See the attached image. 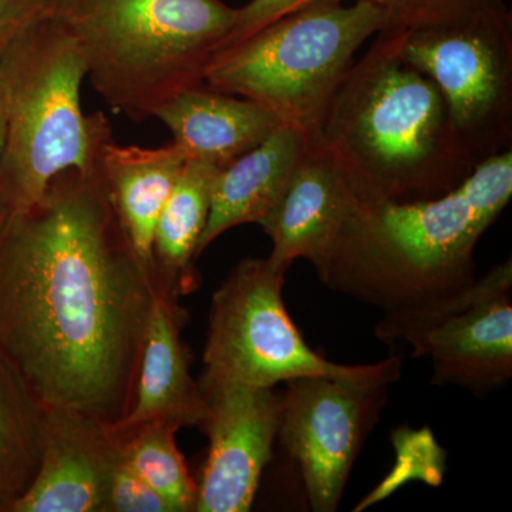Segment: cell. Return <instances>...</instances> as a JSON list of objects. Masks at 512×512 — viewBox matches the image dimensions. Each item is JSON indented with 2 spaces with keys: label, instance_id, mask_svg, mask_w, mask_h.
<instances>
[{
  "label": "cell",
  "instance_id": "obj_19",
  "mask_svg": "<svg viewBox=\"0 0 512 512\" xmlns=\"http://www.w3.org/2000/svg\"><path fill=\"white\" fill-rule=\"evenodd\" d=\"M46 407L0 355V512H12L42 463Z\"/></svg>",
  "mask_w": 512,
  "mask_h": 512
},
{
  "label": "cell",
  "instance_id": "obj_10",
  "mask_svg": "<svg viewBox=\"0 0 512 512\" xmlns=\"http://www.w3.org/2000/svg\"><path fill=\"white\" fill-rule=\"evenodd\" d=\"M400 376H302L285 382L278 439L298 468L309 507L335 512L363 444Z\"/></svg>",
  "mask_w": 512,
  "mask_h": 512
},
{
  "label": "cell",
  "instance_id": "obj_21",
  "mask_svg": "<svg viewBox=\"0 0 512 512\" xmlns=\"http://www.w3.org/2000/svg\"><path fill=\"white\" fill-rule=\"evenodd\" d=\"M114 429L119 431L130 466L163 498L170 512L195 511L198 485L175 440L180 427L168 421H147L126 429Z\"/></svg>",
  "mask_w": 512,
  "mask_h": 512
},
{
  "label": "cell",
  "instance_id": "obj_12",
  "mask_svg": "<svg viewBox=\"0 0 512 512\" xmlns=\"http://www.w3.org/2000/svg\"><path fill=\"white\" fill-rule=\"evenodd\" d=\"M117 450L113 426L46 407L42 463L12 512H104Z\"/></svg>",
  "mask_w": 512,
  "mask_h": 512
},
{
  "label": "cell",
  "instance_id": "obj_22",
  "mask_svg": "<svg viewBox=\"0 0 512 512\" xmlns=\"http://www.w3.org/2000/svg\"><path fill=\"white\" fill-rule=\"evenodd\" d=\"M117 436L119 450L111 467L104 512H170L163 498L144 483L143 478L130 466L124 456L119 431Z\"/></svg>",
  "mask_w": 512,
  "mask_h": 512
},
{
  "label": "cell",
  "instance_id": "obj_1",
  "mask_svg": "<svg viewBox=\"0 0 512 512\" xmlns=\"http://www.w3.org/2000/svg\"><path fill=\"white\" fill-rule=\"evenodd\" d=\"M160 289L101 167L64 171L0 231V355L43 406L116 426Z\"/></svg>",
  "mask_w": 512,
  "mask_h": 512
},
{
  "label": "cell",
  "instance_id": "obj_11",
  "mask_svg": "<svg viewBox=\"0 0 512 512\" xmlns=\"http://www.w3.org/2000/svg\"><path fill=\"white\" fill-rule=\"evenodd\" d=\"M200 383L210 440L198 483L197 512H247L274 456L281 416L275 387L228 382Z\"/></svg>",
  "mask_w": 512,
  "mask_h": 512
},
{
  "label": "cell",
  "instance_id": "obj_8",
  "mask_svg": "<svg viewBox=\"0 0 512 512\" xmlns=\"http://www.w3.org/2000/svg\"><path fill=\"white\" fill-rule=\"evenodd\" d=\"M389 33L404 62L436 84L477 164L512 150L510 8Z\"/></svg>",
  "mask_w": 512,
  "mask_h": 512
},
{
  "label": "cell",
  "instance_id": "obj_16",
  "mask_svg": "<svg viewBox=\"0 0 512 512\" xmlns=\"http://www.w3.org/2000/svg\"><path fill=\"white\" fill-rule=\"evenodd\" d=\"M281 124L259 146L218 170L212 184L210 215L198 244V258L228 229L258 224L281 198L308 141Z\"/></svg>",
  "mask_w": 512,
  "mask_h": 512
},
{
  "label": "cell",
  "instance_id": "obj_17",
  "mask_svg": "<svg viewBox=\"0 0 512 512\" xmlns=\"http://www.w3.org/2000/svg\"><path fill=\"white\" fill-rule=\"evenodd\" d=\"M173 143L160 148L119 146L110 141L101 156V173L131 247L148 271L154 266V235L185 164Z\"/></svg>",
  "mask_w": 512,
  "mask_h": 512
},
{
  "label": "cell",
  "instance_id": "obj_18",
  "mask_svg": "<svg viewBox=\"0 0 512 512\" xmlns=\"http://www.w3.org/2000/svg\"><path fill=\"white\" fill-rule=\"evenodd\" d=\"M218 170L200 161H185L158 220L154 266L158 284L175 298L188 295L200 284L194 265L210 215L212 184Z\"/></svg>",
  "mask_w": 512,
  "mask_h": 512
},
{
  "label": "cell",
  "instance_id": "obj_15",
  "mask_svg": "<svg viewBox=\"0 0 512 512\" xmlns=\"http://www.w3.org/2000/svg\"><path fill=\"white\" fill-rule=\"evenodd\" d=\"M173 134L185 160L227 167L281 126L272 111L204 83L165 101L154 114Z\"/></svg>",
  "mask_w": 512,
  "mask_h": 512
},
{
  "label": "cell",
  "instance_id": "obj_5",
  "mask_svg": "<svg viewBox=\"0 0 512 512\" xmlns=\"http://www.w3.org/2000/svg\"><path fill=\"white\" fill-rule=\"evenodd\" d=\"M86 62L79 43L47 13L0 57L6 137L0 161V207L22 214L64 171L100 167L113 141L103 113H83Z\"/></svg>",
  "mask_w": 512,
  "mask_h": 512
},
{
  "label": "cell",
  "instance_id": "obj_13",
  "mask_svg": "<svg viewBox=\"0 0 512 512\" xmlns=\"http://www.w3.org/2000/svg\"><path fill=\"white\" fill-rule=\"evenodd\" d=\"M355 204L335 161L309 136L281 198L259 225L272 242L269 262L286 272L296 259L315 265Z\"/></svg>",
  "mask_w": 512,
  "mask_h": 512
},
{
  "label": "cell",
  "instance_id": "obj_25",
  "mask_svg": "<svg viewBox=\"0 0 512 512\" xmlns=\"http://www.w3.org/2000/svg\"><path fill=\"white\" fill-rule=\"evenodd\" d=\"M50 2H52V0H50Z\"/></svg>",
  "mask_w": 512,
  "mask_h": 512
},
{
  "label": "cell",
  "instance_id": "obj_20",
  "mask_svg": "<svg viewBox=\"0 0 512 512\" xmlns=\"http://www.w3.org/2000/svg\"><path fill=\"white\" fill-rule=\"evenodd\" d=\"M311 0H251L238 9V20L225 47L234 45L289 10ZM383 13L382 32H409L467 18L487 10L508 8L507 0H360ZM221 49V50H222Z\"/></svg>",
  "mask_w": 512,
  "mask_h": 512
},
{
  "label": "cell",
  "instance_id": "obj_3",
  "mask_svg": "<svg viewBox=\"0 0 512 512\" xmlns=\"http://www.w3.org/2000/svg\"><path fill=\"white\" fill-rule=\"evenodd\" d=\"M311 137L357 204L436 200L478 165L436 84L404 62L389 32L355 60Z\"/></svg>",
  "mask_w": 512,
  "mask_h": 512
},
{
  "label": "cell",
  "instance_id": "obj_4",
  "mask_svg": "<svg viewBox=\"0 0 512 512\" xmlns=\"http://www.w3.org/2000/svg\"><path fill=\"white\" fill-rule=\"evenodd\" d=\"M49 15L79 43L93 89L140 123L202 83L238 9L222 0H52Z\"/></svg>",
  "mask_w": 512,
  "mask_h": 512
},
{
  "label": "cell",
  "instance_id": "obj_23",
  "mask_svg": "<svg viewBox=\"0 0 512 512\" xmlns=\"http://www.w3.org/2000/svg\"><path fill=\"white\" fill-rule=\"evenodd\" d=\"M49 9L50 0H0V57Z\"/></svg>",
  "mask_w": 512,
  "mask_h": 512
},
{
  "label": "cell",
  "instance_id": "obj_14",
  "mask_svg": "<svg viewBox=\"0 0 512 512\" xmlns=\"http://www.w3.org/2000/svg\"><path fill=\"white\" fill-rule=\"evenodd\" d=\"M178 299L163 288L158 291L144 336L133 404L114 427L168 421L180 429H200L207 406L200 383L191 376L190 349L181 339L187 312Z\"/></svg>",
  "mask_w": 512,
  "mask_h": 512
},
{
  "label": "cell",
  "instance_id": "obj_6",
  "mask_svg": "<svg viewBox=\"0 0 512 512\" xmlns=\"http://www.w3.org/2000/svg\"><path fill=\"white\" fill-rule=\"evenodd\" d=\"M383 29V13L370 3L311 0L220 50L202 83L255 101L313 136L357 53Z\"/></svg>",
  "mask_w": 512,
  "mask_h": 512
},
{
  "label": "cell",
  "instance_id": "obj_9",
  "mask_svg": "<svg viewBox=\"0 0 512 512\" xmlns=\"http://www.w3.org/2000/svg\"><path fill=\"white\" fill-rule=\"evenodd\" d=\"M377 339L429 357L434 386L474 394L501 389L512 376V259L493 266L466 291L429 308L383 316Z\"/></svg>",
  "mask_w": 512,
  "mask_h": 512
},
{
  "label": "cell",
  "instance_id": "obj_24",
  "mask_svg": "<svg viewBox=\"0 0 512 512\" xmlns=\"http://www.w3.org/2000/svg\"><path fill=\"white\" fill-rule=\"evenodd\" d=\"M6 137V116H5V100H3L2 84H0V161H2L3 148H5ZM8 222L5 211L0 207V231Z\"/></svg>",
  "mask_w": 512,
  "mask_h": 512
},
{
  "label": "cell",
  "instance_id": "obj_2",
  "mask_svg": "<svg viewBox=\"0 0 512 512\" xmlns=\"http://www.w3.org/2000/svg\"><path fill=\"white\" fill-rule=\"evenodd\" d=\"M512 195V150L476 165L436 200L353 205L313 265L326 288L383 316L429 308L476 282L478 239Z\"/></svg>",
  "mask_w": 512,
  "mask_h": 512
},
{
  "label": "cell",
  "instance_id": "obj_7",
  "mask_svg": "<svg viewBox=\"0 0 512 512\" xmlns=\"http://www.w3.org/2000/svg\"><path fill=\"white\" fill-rule=\"evenodd\" d=\"M286 271L268 258L242 259L212 296L204 349V382L275 387L302 376L402 375L403 360L339 365L305 342L286 311Z\"/></svg>",
  "mask_w": 512,
  "mask_h": 512
}]
</instances>
